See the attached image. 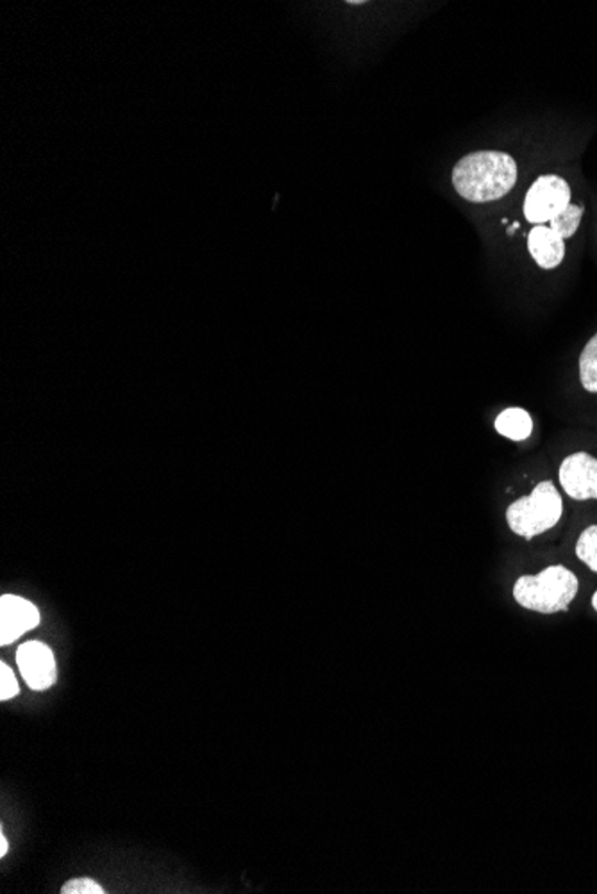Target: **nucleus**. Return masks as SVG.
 Instances as JSON below:
<instances>
[{"label": "nucleus", "instance_id": "f257e3e1", "mask_svg": "<svg viewBox=\"0 0 597 894\" xmlns=\"http://www.w3.org/2000/svg\"><path fill=\"white\" fill-rule=\"evenodd\" d=\"M517 182V162L500 150L467 154L454 165L453 185L462 199L483 204L503 199Z\"/></svg>", "mask_w": 597, "mask_h": 894}, {"label": "nucleus", "instance_id": "f03ea898", "mask_svg": "<svg viewBox=\"0 0 597 894\" xmlns=\"http://www.w3.org/2000/svg\"><path fill=\"white\" fill-rule=\"evenodd\" d=\"M578 588V577L565 566L556 565L538 575H523L515 582L514 598L527 611L555 614L569 609Z\"/></svg>", "mask_w": 597, "mask_h": 894}, {"label": "nucleus", "instance_id": "7ed1b4c3", "mask_svg": "<svg viewBox=\"0 0 597 894\" xmlns=\"http://www.w3.org/2000/svg\"><path fill=\"white\" fill-rule=\"evenodd\" d=\"M564 502L555 484L544 481L533 490L532 495L514 502L506 511V522L512 533L521 538L532 539L547 533L561 522Z\"/></svg>", "mask_w": 597, "mask_h": 894}, {"label": "nucleus", "instance_id": "20e7f679", "mask_svg": "<svg viewBox=\"0 0 597 894\" xmlns=\"http://www.w3.org/2000/svg\"><path fill=\"white\" fill-rule=\"evenodd\" d=\"M570 204V188L558 176H542L533 182L524 199L527 222L544 225Z\"/></svg>", "mask_w": 597, "mask_h": 894}, {"label": "nucleus", "instance_id": "39448f33", "mask_svg": "<svg viewBox=\"0 0 597 894\" xmlns=\"http://www.w3.org/2000/svg\"><path fill=\"white\" fill-rule=\"evenodd\" d=\"M17 663L25 684L33 691H45L57 681L56 659L48 644L28 641L17 652Z\"/></svg>", "mask_w": 597, "mask_h": 894}, {"label": "nucleus", "instance_id": "423d86ee", "mask_svg": "<svg viewBox=\"0 0 597 894\" xmlns=\"http://www.w3.org/2000/svg\"><path fill=\"white\" fill-rule=\"evenodd\" d=\"M561 484L574 501H597V459L587 452H576L564 459Z\"/></svg>", "mask_w": 597, "mask_h": 894}, {"label": "nucleus", "instance_id": "0eeeda50", "mask_svg": "<svg viewBox=\"0 0 597 894\" xmlns=\"http://www.w3.org/2000/svg\"><path fill=\"white\" fill-rule=\"evenodd\" d=\"M40 612L33 603L17 595L0 598V644H11L20 635L40 625Z\"/></svg>", "mask_w": 597, "mask_h": 894}, {"label": "nucleus", "instance_id": "6e6552de", "mask_svg": "<svg viewBox=\"0 0 597 894\" xmlns=\"http://www.w3.org/2000/svg\"><path fill=\"white\" fill-rule=\"evenodd\" d=\"M564 241L549 225H535L527 236V249L541 269H556L565 257Z\"/></svg>", "mask_w": 597, "mask_h": 894}, {"label": "nucleus", "instance_id": "1a4fd4ad", "mask_svg": "<svg viewBox=\"0 0 597 894\" xmlns=\"http://www.w3.org/2000/svg\"><path fill=\"white\" fill-rule=\"evenodd\" d=\"M495 429L501 437L509 440L523 441L530 438L533 431V420L527 411L521 408L504 409L495 420Z\"/></svg>", "mask_w": 597, "mask_h": 894}, {"label": "nucleus", "instance_id": "9d476101", "mask_svg": "<svg viewBox=\"0 0 597 894\" xmlns=\"http://www.w3.org/2000/svg\"><path fill=\"white\" fill-rule=\"evenodd\" d=\"M579 379L588 393H597V334H594L579 356Z\"/></svg>", "mask_w": 597, "mask_h": 894}, {"label": "nucleus", "instance_id": "9b49d317", "mask_svg": "<svg viewBox=\"0 0 597 894\" xmlns=\"http://www.w3.org/2000/svg\"><path fill=\"white\" fill-rule=\"evenodd\" d=\"M582 219H584V208H582V206L569 204L558 217L551 220L549 228L553 229L558 236L567 240V238H573L574 234H576Z\"/></svg>", "mask_w": 597, "mask_h": 894}, {"label": "nucleus", "instance_id": "f8f14e48", "mask_svg": "<svg viewBox=\"0 0 597 894\" xmlns=\"http://www.w3.org/2000/svg\"><path fill=\"white\" fill-rule=\"evenodd\" d=\"M576 556L579 561L585 562L590 570L597 574V525L585 528L576 543Z\"/></svg>", "mask_w": 597, "mask_h": 894}, {"label": "nucleus", "instance_id": "ddd939ff", "mask_svg": "<svg viewBox=\"0 0 597 894\" xmlns=\"http://www.w3.org/2000/svg\"><path fill=\"white\" fill-rule=\"evenodd\" d=\"M19 682L14 679L13 670L6 663H0V700H11L19 695Z\"/></svg>", "mask_w": 597, "mask_h": 894}, {"label": "nucleus", "instance_id": "4468645a", "mask_svg": "<svg viewBox=\"0 0 597 894\" xmlns=\"http://www.w3.org/2000/svg\"><path fill=\"white\" fill-rule=\"evenodd\" d=\"M61 894H104V890L92 879H74L61 887Z\"/></svg>", "mask_w": 597, "mask_h": 894}, {"label": "nucleus", "instance_id": "2eb2a0df", "mask_svg": "<svg viewBox=\"0 0 597 894\" xmlns=\"http://www.w3.org/2000/svg\"><path fill=\"white\" fill-rule=\"evenodd\" d=\"M10 852V843L4 834H0V858H6V853Z\"/></svg>", "mask_w": 597, "mask_h": 894}, {"label": "nucleus", "instance_id": "dca6fc26", "mask_svg": "<svg viewBox=\"0 0 597 894\" xmlns=\"http://www.w3.org/2000/svg\"><path fill=\"white\" fill-rule=\"evenodd\" d=\"M593 606H594V609H596V611H597V591H596V595H594V598H593Z\"/></svg>", "mask_w": 597, "mask_h": 894}]
</instances>
